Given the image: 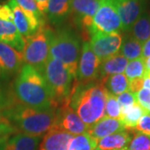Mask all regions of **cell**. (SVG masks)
<instances>
[{
	"instance_id": "6da1fadb",
	"label": "cell",
	"mask_w": 150,
	"mask_h": 150,
	"mask_svg": "<svg viewBox=\"0 0 150 150\" xmlns=\"http://www.w3.org/2000/svg\"><path fill=\"white\" fill-rule=\"evenodd\" d=\"M108 94L104 84L98 80L85 84L74 82L69 104L88 129L104 117Z\"/></svg>"
},
{
	"instance_id": "7a4b0ae2",
	"label": "cell",
	"mask_w": 150,
	"mask_h": 150,
	"mask_svg": "<svg viewBox=\"0 0 150 150\" xmlns=\"http://www.w3.org/2000/svg\"><path fill=\"white\" fill-rule=\"evenodd\" d=\"M13 89L16 99L22 104L43 110L57 108L43 75L31 65L22 66Z\"/></svg>"
},
{
	"instance_id": "3957f363",
	"label": "cell",
	"mask_w": 150,
	"mask_h": 150,
	"mask_svg": "<svg viewBox=\"0 0 150 150\" xmlns=\"http://www.w3.org/2000/svg\"><path fill=\"white\" fill-rule=\"evenodd\" d=\"M4 118L23 134L41 137L56 124L57 108L37 109L17 101L3 112Z\"/></svg>"
},
{
	"instance_id": "277c9868",
	"label": "cell",
	"mask_w": 150,
	"mask_h": 150,
	"mask_svg": "<svg viewBox=\"0 0 150 150\" xmlns=\"http://www.w3.org/2000/svg\"><path fill=\"white\" fill-rule=\"evenodd\" d=\"M49 43V57L60 61L76 79L80 59V39L70 28H59L57 30L46 26Z\"/></svg>"
},
{
	"instance_id": "5b68a950",
	"label": "cell",
	"mask_w": 150,
	"mask_h": 150,
	"mask_svg": "<svg viewBox=\"0 0 150 150\" xmlns=\"http://www.w3.org/2000/svg\"><path fill=\"white\" fill-rule=\"evenodd\" d=\"M40 73L47 83L57 108L69 103L74 79L64 65L59 60L49 57Z\"/></svg>"
},
{
	"instance_id": "8992f818",
	"label": "cell",
	"mask_w": 150,
	"mask_h": 150,
	"mask_svg": "<svg viewBox=\"0 0 150 150\" xmlns=\"http://www.w3.org/2000/svg\"><path fill=\"white\" fill-rule=\"evenodd\" d=\"M24 39L25 45L23 51L24 62L41 72L49 58V43L46 33V25L42 24L37 32Z\"/></svg>"
},
{
	"instance_id": "52a82bcc",
	"label": "cell",
	"mask_w": 150,
	"mask_h": 150,
	"mask_svg": "<svg viewBox=\"0 0 150 150\" xmlns=\"http://www.w3.org/2000/svg\"><path fill=\"white\" fill-rule=\"evenodd\" d=\"M122 31V23L112 0H101L100 7L93 17L88 35Z\"/></svg>"
},
{
	"instance_id": "ba28073f",
	"label": "cell",
	"mask_w": 150,
	"mask_h": 150,
	"mask_svg": "<svg viewBox=\"0 0 150 150\" xmlns=\"http://www.w3.org/2000/svg\"><path fill=\"white\" fill-rule=\"evenodd\" d=\"M100 4L101 0H72L69 15L72 23L83 33L88 34L93 17Z\"/></svg>"
},
{
	"instance_id": "9c48e42d",
	"label": "cell",
	"mask_w": 150,
	"mask_h": 150,
	"mask_svg": "<svg viewBox=\"0 0 150 150\" xmlns=\"http://www.w3.org/2000/svg\"><path fill=\"white\" fill-rule=\"evenodd\" d=\"M101 60L92 49L88 42H84L81 48V55L75 81L79 83H89L98 80Z\"/></svg>"
},
{
	"instance_id": "30bf717a",
	"label": "cell",
	"mask_w": 150,
	"mask_h": 150,
	"mask_svg": "<svg viewBox=\"0 0 150 150\" xmlns=\"http://www.w3.org/2000/svg\"><path fill=\"white\" fill-rule=\"evenodd\" d=\"M90 38L89 43L93 51L102 61L118 54L123 42V35L120 32L97 33L90 35Z\"/></svg>"
},
{
	"instance_id": "8fae6325",
	"label": "cell",
	"mask_w": 150,
	"mask_h": 150,
	"mask_svg": "<svg viewBox=\"0 0 150 150\" xmlns=\"http://www.w3.org/2000/svg\"><path fill=\"white\" fill-rule=\"evenodd\" d=\"M120 20L122 31L129 33L137 19L145 12V0H112Z\"/></svg>"
},
{
	"instance_id": "7c38bea8",
	"label": "cell",
	"mask_w": 150,
	"mask_h": 150,
	"mask_svg": "<svg viewBox=\"0 0 150 150\" xmlns=\"http://www.w3.org/2000/svg\"><path fill=\"white\" fill-rule=\"evenodd\" d=\"M55 125L73 135L84 134L88 130V127L70 106L69 103L57 108V121Z\"/></svg>"
},
{
	"instance_id": "4fadbf2b",
	"label": "cell",
	"mask_w": 150,
	"mask_h": 150,
	"mask_svg": "<svg viewBox=\"0 0 150 150\" xmlns=\"http://www.w3.org/2000/svg\"><path fill=\"white\" fill-rule=\"evenodd\" d=\"M73 139V134L55 125L44 135L39 150H69Z\"/></svg>"
},
{
	"instance_id": "5bb4252c",
	"label": "cell",
	"mask_w": 150,
	"mask_h": 150,
	"mask_svg": "<svg viewBox=\"0 0 150 150\" xmlns=\"http://www.w3.org/2000/svg\"><path fill=\"white\" fill-rule=\"evenodd\" d=\"M126 130L123 123L119 119L103 117L87 130V134L92 139L98 142L99 140L110 134H116Z\"/></svg>"
},
{
	"instance_id": "9a60e30c",
	"label": "cell",
	"mask_w": 150,
	"mask_h": 150,
	"mask_svg": "<svg viewBox=\"0 0 150 150\" xmlns=\"http://www.w3.org/2000/svg\"><path fill=\"white\" fill-rule=\"evenodd\" d=\"M40 137L23 133L10 135L0 143V150H36Z\"/></svg>"
},
{
	"instance_id": "2e32d148",
	"label": "cell",
	"mask_w": 150,
	"mask_h": 150,
	"mask_svg": "<svg viewBox=\"0 0 150 150\" xmlns=\"http://www.w3.org/2000/svg\"><path fill=\"white\" fill-rule=\"evenodd\" d=\"M23 62L24 60L22 53L0 42V65L6 74L8 76L19 71Z\"/></svg>"
},
{
	"instance_id": "e0dca14e",
	"label": "cell",
	"mask_w": 150,
	"mask_h": 150,
	"mask_svg": "<svg viewBox=\"0 0 150 150\" xmlns=\"http://www.w3.org/2000/svg\"><path fill=\"white\" fill-rule=\"evenodd\" d=\"M128 59L120 54L103 60L98 70V80L104 84L110 76L122 74L126 69Z\"/></svg>"
},
{
	"instance_id": "ac0fdd59",
	"label": "cell",
	"mask_w": 150,
	"mask_h": 150,
	"mask_svg": "<svg viewBox=\"0 0 150 150\" xmlns=\"http://www.w3.org/2000/svg\"><path fill=\"white\" fill-rule=\"evenodd\" d=\"M0 42L23 54L25 39L18 33L13 22L0 20Z\"/></svg>"
},
{
	"instance_id": "d6986e66",
	"label": "cell",
	"mask_w": 150,
	"mask_h": 150,
	"mask_svg": "<svg viewBox=\"0 0 150 150\" xmlns=\"http://www.w3.org/2000/svg\"><path fill=\"white\" fill-rule=\"evenodd\" d=\"M7 4L10 7V8L13 11V23L18 33L23 37L26 38L33 34L35 32H37L33 27L30 18L23 12V10L20 8V6L18 4L16 0H9Z\"/></svg>"
},
{
	"instance_id": "ffe728a7",
	"label": "cell",
	"mask_w": 150,
	"mask_h": 150,
	"mask_svg": "<svg viewBox=\"0 0 150 150\" xmlns=\"http://www.w3.org/2000/svg\"><path fill=\"white\" fill-rule=\"evenodd\" d=\"M132 131L124 130L103 138L98 142L97 148L100 150H117L126 148L132 139Z\"/></svg>"
},
{
	"instance_id": "44dd1931",
	"label": "cell",
	"mask_w": 150,
	"mask_h": 150,
	"mask_svg": "<svg viewBox=\"0 0 150 150\" xmlns=\"http://www.w3.org/2000/svg\"><path fill=\"white\" fill-rule=\"evenodd\" d=\"M72 0H48L47 14L54 25H60L69 15Z\"/></svg>"
},
{
	"instance_id": "7402d4cb",
	"label": "cell",
	"mask_w": 150,
	"mask_h": 150,
	"mask_svg": "<svg viewBox=\"0 0 150 150\" xmlns=\"http://www.w3.org/2000/svg\"><path fill=\"white\" fill-rule=\"evenodd\" d=\"M129 33L142 44L150 38L149 13L144 12L133 24Z\"/></svg>"
},
{
	"instance_id": "603a6c76",
	"label": "cell",
	"mask_w": 150,
	"mask_h": 150,
	"mask_svg": "<svg viewBox=\"0 0 150 150\" xmlns=\"http://www.w3.org/2000/svg\"><path fill=\"white\" fill-rule=\"evenodd\" d=\"M144 114L145 112L144 108L138 103H136L131 107L121 109L120 120L123 123L126 130L134 132L135 126L137 125L141 117Z\"/></svg>"
},
{
	"instance_id": "cb8c5ba5",
	"label": "cell",
	"mask_w": 150,
	"mask_h": 150,
	"mask_svg": "<svg viewBox=\"0 0 150 150\" xmlns=\"http://www.w3.org/2000/svg\"><path fill=\"white\" fill-rule=\"evenodd\" d=\"M143 44L135 39L129 33H126L120 48L121 54L129 60L141 58Z\"/></svg>"
},
{
	"instance_id": "d4e9b609",
	"label": "cell",
	"mask_w": 150,
	"mask_h": 150,
	"mask_svg": "<svg viewBox=\"0 0 150 150\" xmlns=\"http://www.w3.org/2000/svg\"><path fill=\"white\" fill-rule=\"evenodd\" d=\"M104 86L108 92L114 96H118L124 92L129 91V81L125 74H115L108 79Z\"/></svg>"
},
{
	"instance_id": "484cf974",
	"label": "cell",
	"mask_w": 150,
	"mask_h": 150,
	"mask_svg": "<svg viewBox=\"0 0 150 150\" xmlns=\"http://www.w3.org/2000/svg\"><path fill=\"white\" fill-rule=\"evenodd\" d=\"M125 76L129 81L135 79H145L148 73L145 68V60L142 57L131 60L125 69Z\"/></svg>"
},
{
	"instance_id": "4316f807",
	"label": "cell",
	"mask_w": 150,
	"mask_h": 150,
	"mask_svg": "<svg viewBox=\"0 0 150 150\" xmlns=\"http://www.w3.org/2000/svg\"><path fill=\"white\" fill-rule=\"evenodd\" d=\"M98 142L87 134L74 137L69 146V150H93L97 148Z\"/></svg>"
},
{
	"instance_id": "83f0119b",
	"label": "cell",
	"mask_w": 150,
	"mask_h": 150,
	"mask_svg": "<svg viewBox=\"0 0 150 150\" xmlns=\"http://www.w3.org/2000/svg\"><path fill=\"white\" fill-rule=\"evenodd\" d=\"M120 116H121V108L118 102V99L116 96L110 94L108 93L106 100V105H105L104 117L120 120Z\"/></svg>"
},
{
	"instance_id": "f1b7e54d",
	"label": "cell",
	"mask_w": 150,
	"mask_h": 150,
	"mask_svg": "<svg viewBox=\"0 0 150 150\" xmlns=\"http://www.w3.org/2000/svg\"><path fill=\"white\" fill-rule=\"evenodd\" d=\"M134 136L129 143V150H150V138L134 131Z\"/></svg>"
},
{
	"instance_id": "f546056e",
	"label": "cell",
	"mask_w": 150,
	"mask_h": 150,
	"mask_svg": "<svg viewBox=\"0 0 150 150\" xmlns=\"http://www.w3.org/2000/svg\"><path fill=\"white\" fill-rule=\"evenodd\" d=\"M117 99H118V102L121 109L131 107L137 103L135 93L130 91H126L121 93L120 95H118Z\"/></svg>"
},
{
	"instance_id": "4dcf8cb0",
	"label": "cell",
	"mask_w": 150,
	"mask_h": 150,
	"mask_svg": "<svg viewBox=\"0 0 150 150\" xmlns=\"http://www.w3.org/2000/svg\"><path fill=\"white\" fill-rule=\"evenodd\" d=\"M134 131L141 133L150 138V115H143L135 126Z\"/></svg>"
},
{
	"instance_id": "1f68e13d",
	"label": "cell",
	"mask_w": 150,
	"mask_h": 150,
	"mask_svg": "<svg viewBox=\"0 0 150 150\" xmlns=\"http://www.w3.org/2000/svg\"><path fill=\"white\" fill-rule=\"evenodd\" d=\"M137 103L144 108V112L150 107V90L147 88H142L135 93Z\"/></svg>"
},
{
	"instance_id": "d6a6232c",
	"label": "cell",
	"mask_w": 150,
	"mask_h": 150,
	"mask_svg": "<svg viewBox=\"0 0 150 150\" xmlns=\"http://www.w3.org/2000/svg\"><path fill=\"white\" fill-rule=\"evenodd\" d=\"M0 20L13 22V14L8 4L0 5Z\"/></svg>"
},
{
	"instance_id": "836d02e7",
	"label": "cell",
	"mask_w": 150,
	"mask_h": 150,
	"mask_svg": "<svg viewBox=\"0 0 150 150\" xmlns=\"http://www.w3.org/2000/svg\"><path fill=\"white\" fill-rule=\"evenodd\" d=\"M16 132V129L11 125L8 122L0 123V139L5 138L7 136H9L12 134Z\"/></svg>"
},
{
	"instance_id": "e575fe53",
	"label": "cell",
	"mask_w": 150,
	"mask_h": 150,
	"mask_svg": "<svg viewBox=\"0 0 150 150\" xmlns=\"http://www.w3.org/2000/svg\"><path fill=\"white\" fill-rule=\"evenodd\" d=\"M144 79H135L129 81V91L137 93L141 90L144 85Z\"/></svg>"
},
{
	"instance_id": "d590c367",
	"label": "cell",
	"mask_w": 150,
	"mask_h": 150,
	"mask_svg": "<svg viewBox=\"0 0 150 150\" xmlns=\"http://www.w3.org/2000/svg\"><path fill=\"white\" fill-rule=\"evenodd\" d=\"M36 4L38 6V10L40 11L42 13H47L48 10V0H34Z\"/></svg>"
},
{
	"instance_id": "8d00e7d4",
	"label": "cell",
	"mask_w": 150,
	"mask_h": 150,
	"mask_svg": "<svg viewBox=\"0 0 150 150\" xmlns=\"http://www.w3.org/2000/svg\"><path fill=\"white\" fill-rule=\"evenodd\" d=\"M143 49H142V58L146 59L150 57V38H149L144 43H143Z\"/></svg>"
},
{
	"instance_id": "74e56055",
	"label": "cell",
	"mask_w": 150,
	"mask_h": 150,
	"mask_svg": "<svg viewBox=\"0 0 150 150\" xmlns=\"http://www.w3.org/2000/svg\"><path fill=\"white\" fill-rule=\"evenodd\" d=\"M143 87L144 88H147V89H149L150 90V79L149 78H145L144 79V85Z\"/></svg>"
},
{
	"instance_id": "f35d334b",
	"label": "cell",
	"mask_w": 150,
	"mask_h": 150,
	"mask_svg": "<svg viewBox=\"0 0 150 150\" xmlns=\"http://www.w3.org/2000/svg\"><path fill=\"white\" fill-rule=\"evenodd\" d=\"M145 68H146L147 73H149L150 71V57L145 59Z\"/></svg>"
},
{
	"instance_id": "ab89813d",
	"label": "cell",
	"mask_w": 150,
	"mask_h": 150,
	"mask_svg": "<svg viewBox=\"0 0 150 150\" xmlns=\"http://www.w3.org/2000/svg\"><path fill=\"white\" fill-rule=\"evenodd\" d=\"M6 77H8V75L6 74V73L4 72V70L3 69V68L1 67V65H0V79H4Z\"/></svg>"
},
{
	"instance_id": "60d3db41",
	"label": "cell",
	"mask_w": 150,
	"mask_h": 150,
	"mask_svg": "<svg viewBox=\"0 0 150 150\" xmlns=\"http://www.w3.org/2000/svg\"><path fill=\"white\" fill-rule=\"evenodd\" d=\"M117 150H129V149L126 147V148H123V149H117Z\"/></svg>"
},
{
	"instance_id": "b9f144b4",
	"label": "cell",
	"mask_w": 150,
	"mask_h": 150,
	"mask_svg": "<svg viewBox=\"0 0 150 150\" xmlns=\"http://www.w3.org/2000/svg\"><path fill=\"white\" fill-rule=\"evenodd\" d=\"M9 136H10V135H9ZM7 137H8V136H7ZM7 137H5V138H4V139H0V143H1L2 141H4V140L5 139H6V138H7Z\"/></svg>"
},
{
	"instance_id": "7bdbcfd3",
	"label": "cell",
	"mask_w": 150,
	"mask_h": 150,
	"mask_svg": "<svg viewBox=\"0 0 150 150\" xmlns=\"http://www.w3.org/2000/svg\"><path fill=\"white\" fill-rule=\"evenodd\" d=\"M148 78H149L150 79V71L148 73Z\"/></svg>"
},
{
	"instance_id": "ee69618b",
	"label": "cell",
	"mask_w": 150,
	"mask_h": 150,
	"mask_svg": "<svg viewBox=\"0 0 150 150\" xmlns=\"http://www.w3.org/2000/svg\"><path fill=\"white\" fill-rule=\"evenodd\" d=\"M1 119H2V114L0 113V120H1ZM0 123H1V121H0Z\"/></svg>"
},
{
	"instance_id": "f6af8a7d",
	"label": "cell",
	"mask_w": 150,
	"mask_h": 150,
	"mask_svg": "<svg viewBox=\"0 0 150 150\" xmlns=\"http://www.w3.org/2000/svg\"><path fill=\"white\" fill-rule=\"evenodd\" d=\"M93 150H100V149H98V148H96V149H93Z\"/></svg>"
}]
</instances>
